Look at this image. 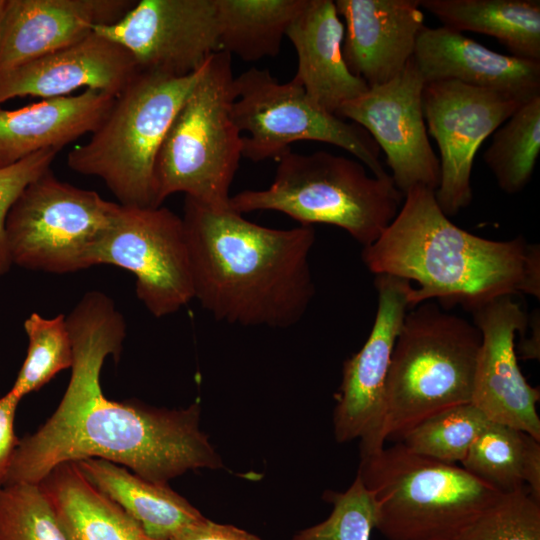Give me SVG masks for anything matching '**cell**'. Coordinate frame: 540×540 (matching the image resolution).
<instances>
[{"label": "cell", "mask_w": 540, "mask_h": 540, "mask_svg": "<svg viewBox=\"0 0 540 540\" xmlns=\"http://www.w3.org/2000/svg\"><path fill=\"white\" fill-rule=\"evenodd\" d=\"M66 322L74 352L68 387L52 416L19 439L5 485L40 483L58 464L85 458L126 466L157 484L223 466L200 430L197 402L171 410L105 397L102 366L108 356H119L126 337L125 319L108 295L85 293Z\"/></svg>", "instance_id": "1"}, {"label": "cell", "mask_w": 540, "mask_h": 540, "mask_svg": "<svg viewBox=\"0 0 540 540\" xmlns=\"http://www.w3.org/2000/svg\"><path fill=\"white\" fill-rule=\"evenodd\" d=\"M182 219L194 298L216 320L287 328L302 319L315 295L311 226L269 228L188 197Z\"/></svg>", "instance_id": "2"}, {"label": "cell", "mask_w": 540, "mask_h": 540, "mask_svg": "<svg viewBox=\"0 0 540 540\" xmlns=\"http://www.w3.org/2000/svg\"><path fill=\"white\" fill-rule=\"evenodd\" d=\"M361 257L375 276L416 283L410 309L437 300L471 312L502 296H540L539 245L521 236L491 240L458 227L424 186L404 194L395 218Z\"/></svg>", "instance_id": "3"}, {"label": "cell", "mask_w": 540, "mask_h": 540, "mask_svg": "<svg viewBox=\"0 0 540 540\" xmlns=\"http://www.w3.org/2000/svg\"><path fill=\"white\" fill-rule=\"evenodd\" d=\"M481 333L434 302L411 308L397 336L385 388L383 439L401 442L424 420L471 403Z\"/></svg>", "instance_id": "4"}, {"label": "cell", "mask_w": 540, "mask_h": 540, "mask_svg": "<svg viewBox=\"0 0 540 540\" xmlns=\"http://www.w3.org/2000/svg\"><path fill=\"white\" fill-rule=\"evenodd\" d=\"M271 185L229 199L241 215L259 210L284 213L300 225L330 224L363 248L374 243L397 215L404 195L391 176H370L359 161L327 151L291 150L278 160Z\"/></svg>", "instance_id": "5"}, {"label": "cell", "mask_w": 540, "mask_h": 540, "mask_svg": "<svg viewBox=\"0 0 540 540\" xmlns=\"http://www.w3.org/2000/svg\"><path fill=\"white\" fill-rule=\"evenodd\" d=\"M360 458L357 475L375 496L376 529L387 540H457L502 494L463 467L401 442Z\"/></svg>", "instance_id": "6"}, {"label": "cell", "mask_w": 540, "mask_h": 540, "mask_svg": "<svg viewBox=\"0 0 540 540\" xmlns=\"http://www.w3.org/2000/svg\"><path fill=\"white\" fill-rule=\"evenodd\" d=\"M231 55L218 51L175 115L154 167L155 204L170 195L215 211L229 208V190L242 157V135L233 116Z\"/></svg>", "instance_id": "7"}, {"label": "cell", "mask_w": 540, "mask_h": 540, "mask_svg": "<svg viewBox=\"0 0 540 540\" xmlns=\"http://www.w3.org/2000/svg\"><path fill=\"white\" fill-rule=\"evenodd\" d=\"M203 66L184 77L138 71L89 140L68 153V167L100 178L120 205L157 207L156 158Z\"/></svg>", "instance_id": "8"}, {"label": "cell", "mask_w": 540, "mask_h": 540, "mask_svg": "<svg viewBox=\"0 0 540 540\" xmlns=\"http://www.w3.org/2000/svg\"><path fill=\"white\" fill-rule=\"evenodd\" d=\"M119 203L59 180L49 169L10 208L5 234L13 265L65 274L93 266Z\"/></svg>", "instance_id": "9"}, {"label": "cell", "mask_w": 540, "mask_h": 540, "mask_svg": "<svg viewBox=\"0 0 540 540\" xmlns=\"http://www.w3.org/2000/svg\"><path fill=\"white\" fill-rule=\"evenodd\" d=\"M232 116L242 136V157L253 162L278 160L297 141L340 147L378 178L390 176L380 149L361 126L317 105L294 79L278 82L268 69L250 68L234 78Z\"/></svg>", "instance_id": "10"}, {"label": "cell", "mask_w": 540, "mask_h": 540, "mask_svg": "<svg viewBox=\"0 0 540 540\" xmlns=\"http://www.w3.org/2000/svg\"><path fill=\"white\" fill-rule=\"evenodd\" d=\"M118 266L136 277V295L155 317L194 299L183 219L168 208H119L93 256V266Z\"/></svg>", "instance_id": "11"}, {"label": "cell", "mask_w": 540, "mask_h": 540, "mask_svg": "<svg viewBox=\"0 0 540 540\" xmlns=\"http://www.w3.org/2000/svg\"><path fill=\"white\" fill-rule=\"evenodd\" d=\"M520 105L499 93L457 81L425 83L424 119L440 151V181L435 197L448 217L470 205L477 150Z\"/></svg>", "instance_id": "12"}, {"label": "cell", "mask_w": 540, "mask_h": 540, "mask_svg": "<svg viewBox=\"0 0 540 540\" xmlns=\"http://www.w3.org/2000/svg\"><path fill=\"white\" fill-rule=\"evenodd\" d=\"M378 306L362 348L343 363L342 380L333 415L338 442L360 440V456L385 446V388L390 361L404 318L410 310V281L377 275Z\"/></svg>", "instance_id": "13"}, {"label": "cell", "mask_w": 540, "mask_h": 540, "mask_svg": "<svg viewBox=\"0 0 540 540\" xmlns=\"http://www.w3.org/2000/svg\"><path fill=\"white\" fill-rule=\"evenodd\" d=\"M424 86L412 57L394 78L369 87L336 113L370 134L385 153L390 176L403 195L415 186L436 191L440 181L439 157L430 144L423 114Z\"/></svg>", "instance_id": "14"}, {"label": "cell", "mask_w": 540, "mask_h": 540, "mask_svg": "<svg viewBox=\"0 0 540 540\" xmlns=\"http://www.w3.org/2000/svg\"><path fill=\"white\" fill-rule=\"evenodd\" d=\"M94 31L127 49L138 71L184 77L220 51L216 0H140Z\"/></svg>", "instance_id": "15"}, {"label": "cell", "mask_w": 540, "mask_h": 540, "mask_svg": "<svg viewBox=\"0 0 540 540\" xmlns=\"http://www.w3.org/2000/svg\"><path fill=\"white\" fill-rule=\"evenodd\" d=\"M513 297H498L470 312L481 333L471 403L490 421L540 441V390L526 381L515 350L516 333H525L528 317Z\"/></svg>", "instance_id": "16"}, {"label": "cell", "mask_w": 540, "mask_h": 540, "mask_svg": "<svg viewBox=\"0 0 540 540\" xmlns=\"http://www.w3.org/2000/svg\"><path fill=\"white\" fill-rule=\"evenodd\" d=\"M135 0H6L0 21V74L117 23Z\"/></svg>", "instance_id": "17"}, {"label": "cell", "mask_w": 540, "mask_h": 540, "mask_svg": "<svg viewBox=\"0 0 540 540\" xmlns=\"http://www.w3.org/2000/svg\"><path fill=\"white\" fill-rule=\"evenodd\" d=\"M138 72L130 52L95 31L0 74V106L15 97L68 96L85 87L117 96Z\"/></svg>", "instance_id": "18"}, {"label": "cell", "mask_w": 540, "mask_h": 540, "mask_svg": "<svg viewBox=\"0 0 540 540\" xmlns=\"http://www.w3.org/2000/svg\"><path fill=\"white\" fill-rule=\"evenodd\" d=\"M348 69L368 87L383 84L413 57L425 26L419 0H336Z\"/></svg>", "instance_id": "19"}, {"label": "cell", "mask_w": 540, "mask_h": 540, "mask_svg": "<svg viewBox=\"0 0 540 540\" xmlns=\"http://www.w3.org/2000/svg\"><path fill=\"white\" fill-rule=\"evenodd\" d=\"M413 60L425 83L457 81L520 104L540 97V61L491 50L445 26H424Z\"/></svg>", "instance_id": "20"}, {"label": "cell", "mask_w": 540, "mask_h": 540, "mask_svg": "<svg viewBox=\"0 0 540 540\" xmlns=\"http://www.w3.org/2000/svg\"><path fill=\"white\" fill-rule=\"evenodd\" d=\"M286 37L298 58L293 79L324 110L336 115L344 103L369 88L344 61V24L334 1L306 0Z\"/></svg>", "instance_id": "21"}, {"label": "cell", "mask_w": 540, "mask_h": 540, "mask_svg": "<svg viewBox=\"0 0 540 540\" xmlns=\"http://www.w3.org/2000/svg\"><path fill=\"white\" fill-rule=\"evenodd\" d=\"M116 96L85 89L73 96L44 99L14 110L0 106V168L43 150H58L93 133Z\"/></svg>", "instance_id": "22"}, {"label": "cell", "mask_w": 540, "mask_h": 540, "mask_svg": "<svg viewBox=\"0 0 540 540\" xmlns=\"http://www.w3.org/2000/svg\"><path fill=\"white\" fill-rule=\"evenodd\" d=\"M39 484L67 540H157L97 489L74 461L58 464Z\"/></svg>", "instance_id": "23"}, {"label": "cell", "mask_w": 540, "mask_h": 540, "mask_svg": "<svg viewBox=\"0 0 540 540\" xmlns=\"http://www.w3.org/2000/svg\"><path fill=\"white\" fill-rule=\"evenodd\" d=\"M74 462L97 489L122 507L154 539L171 540L181 529L204 518L168 484L153 483L101 458Z\"/></svg>", "instance_id": "24"}, {"label": "cell", "mask_w": 540, "mask_h": 540, "mask_svg": "<svg viewBox=\"0 0 540 540\" xmlns=\"http://www.w3.org/2000/svg\"><path fill=\"white\" fill-rule=\"evenodd\" d=\"M442 26L497 39L516 57L540 61L539 0H419Z\"/></svg>", "instance_id": "25"}, {"label": "cell", "mask_w": 540, "mask_h": 540, "mask_svg": "<svg viewBox=\"0 0 540 540\" xmlns=\"http://www.w3.org/2000/svg\"><path fill=\"white\" fill-rule=\"evenodd\" d=\"M306 0H216L220 51L246 62L279 54Z\"/></svg>", "instance_id": "26"}, {"label": "cell", "mask_w": 540, "mask_h": 540, "mask_svg": "<svg viewBox=\"0 0 540 540\" xmlns=\"http://www.w3.org/2000/svg\"><path fill=\"white\" fill-rule=\"evenodd\" d=\"M461 464L501 492L527 486L540 499V444L526 432L489 421Z\"/></svg>", "instance_id": "27"}, {"label": "cell", "mask_w": 540, "mask_h": 540, "mask_svg": "<svg viewBox=\"0 0 540 540\" xmlns=\"http://www.w3.org/2000/svg\"><path fill=\"white\" fill-rule=\"evenodd\" d=\"M540 153V97L521 104L493 133L483 154L500 189L522 191L530 182Z\"/></svg>", "instance_id": "28"}, {"label": "cell", "mask_w": 540, "mask_h": 540, "mask_svg": "<svg viewBox=\"0 0 540 540\" xmlns=\"http://www.w3.org/2000/svg\"><path fill=\"white\" fill-rule=\"evenodd\" d=\"M23 326L28 338L27 355L10 389L20 399L39 390L60 371L71 368L74 361L65 315L45 318L33 312Z\"/></svg>", "instance_id": "29"}, {"label": "cell", "mask_w": 540, "mask_h": 540, "mask_svg": "<svg viewBox=\"0 0 540 540\" xmlns=\"http://www.w3.org/2000/svg\"><path fill=\"white\" fill-rule=\"evenodd\" d=\"M489 421L472 403L461 404L424 420L401 443L415 454L449 464L461 463Z\"/></svg>", "instance_id": "30"}, {"label": "cell", "mask_w": 540, "mask_h": 540, "mask_svg": "<svg viewBox=\"0 0 540 540\" xmlns=\"http://www.w3.org/2000/svg\"><path fill=\"white\" fill-rule=\"evenodd\" d=\"M0 540H67L39 483L0 489Z\"/></svg>", "instance_id": "31"}, {"label": "cell", "mask_w": 540, "mask_h": 540, "mask_svg": "<svg viewBox=\"0 0 540 540\" xmlns=\"http://www.w3.org/2000/svg\"><path fill=\"white\" fill-rule=\"evenodd\" d=\"M457 540H540V499L527 486L502 492Z\"/></svg>", "instance_id": "32"}, {"label": "cell", "mask_w": 540, "mask_h": 540, "mask_svg": "<svg viewBox=\"0 0 540 540\" xmlns=\"http://www.w3.org/2000/svg\"><path fill=\"white\" fill-rule=\"evenodd\" d=\"M323 497L333 505L329 517L299 531L293 540H370L377 527L378 507L358 475L345 492L327 491Z\"/></svg>", "instance_id": "33"}, {"label": "cell", "mask_w": 540, "mask_h": 540, "mask_svg": "<svg viewBox=\"0 0 540 540\" xmlns=\"http://www.w3.org/2000/svg\"><path fill=\"white\" fill-rule=\"evenodd\" d=\"M58 150H43L10 166L0 168V276L13 265L5 234L8 212L25 187L51 169Z\"/></svg>", "instance_id": "34"}, {"label": "cell", "mask_w": 540, "mask_h": 540, "mask_svg": "<svg viewBox=\"0 0 540 540\" xmlns=\"http://www.w3.org/2000/svg\"><path fill=\"white\" fill-rule=\"evenodd\" d=\"M20 400L10 390L0 397V489L5 485L19 441L15 435L14 420Z\"/></svg>", "instance_id": "35"}, {"label": "cell", "mask_w": 540, "mask_h": 540, "mask_svg": "<svg viewBox=\"0 0 540 540\" xmlns=\"http://www.w3.org/2000/svg\"><path fill=\"white\" fill-rule=\"evenodd\" d=\"M171 540H262L233 525H225L203 518L177 532Z\"/></svg>", "instance_id": "36"}, {"label": "cell", "mask_w": 540, "mask_h": 540, "mask_svg": "<svg viewBox=\"0 0 540 540\" xmlns=\"http://www.w3.org/2000/svg\"><path fill=\"white\" fill-rule=\"evenodd\" d=\"M5 3H6V0H0V21H1L3 11H4Z\"/></svg>", "instance_id": "37"}]
</instances>
